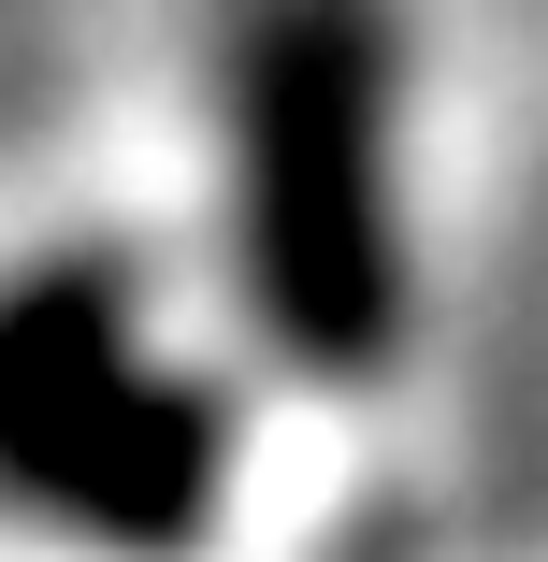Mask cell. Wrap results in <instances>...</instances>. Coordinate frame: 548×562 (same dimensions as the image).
I'll return each mask as SVG.
<instances>
[{
    "mask_svg": "<svg viewBox=\"0 0 548 562\" xmlns=\"http://www.w3.org/2000/svg\"><path fill=\"white\" fill-rule=\"evenodd\" d=\"M232 232L303 361H361L404 317L390 202V30L376 0H246L232 44Z\"/></svg>",
    "mask_w": 548,
    "mask_h": 562,
    "instance_id": "6da1fadb",
    "label": "cell"
},
{
    "mask_svg": "<svg viewBox=\"0 0 548 562\" xmlns=\"http://www.w3.org/2000/svg\"><path fill=\"white\" fill-rule=\"evenodd\" d=\"M0 505L87 548H188L216 505V404L145 347L116 274H30L0 303Z\"/></svg>",
    "mask_w": 548,
    "mask_h": 562,
    "instance_id": "7a4b0ae2",
    "label": "cell"
}]
</instances>
